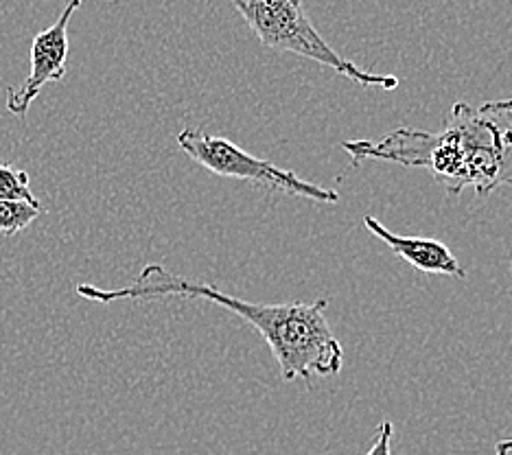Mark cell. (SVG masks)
Returning <instances> with one entry per match:
<instances>
[{
    "label": "cell",
    "instance_id": "obj_1",
    "mask_svg": "<svg viewBox=\"0 0 512 455\" xmlns=\"http://www.w3.org/2000/svg\"><path fill=\"white\" fill-rule=\"evenodd\" d=\"M77 294L92 302H103V305L116 300L158 298H193L213 302V305L232 311L254 326L256 333L270 346L285 383L302 381L307 388H313L316 377H335L340 375L344 366V348L327 320V298L309 302V305L307 302H278V305L248 302L224 294L204 280L173 274L158 263L145 265L143 272L127 287L101 289L95 285H79Z\"/></svg>",
    "mask_w": 512,
    "mask_h": 455
},
{
    "label": "cell",
    "instance_id": "obj_2",
    "mask_svg": "<svg viewBox=\"0 0 512 455\" xmlns=\"http://www.w3.org/2000/svg\"><path fill=\"white\" fill-rule=\"evenodd\" d=\"M342 149L353 162L383 160L432 171L451 195L471 186L475 197H486L499 186H512V99L477 108L458 101L440 132L399 127L377 143L346 140Z\"/></svg>",
    "mask_w": 512,
    "mask_h": 455
},
{
    "label": "cell",
    "instance_id": "obj_3",
    "mask_svg": "<svg viewBox=\"0 0 512 455\" xmlns=\"http://www.w3.org/2000/svg\"><path fill=\"white\" fill-rule=\"evenodd\" d=\"M267 49L307 57L364 88L397 90L394 75H377L337 53L307 16L302 0H230Z\"/></svg>",
    "mask_w": 512,
    "mask_h": 455
},
{
    "label": "cell",
    "instance_id": "obj_4",
    "mask_svg": "<svg viewBox=\"0 0 512 455\" xmlns=\"http://www.w3.org/2000/svg\"><path fill=\"white\" fill-rule=\"evenodd\" d=\"M178 147L186 156L195 160L219 178H235L259 184L263 189L278 191L318 204H337L340 193L333 189H324L313 182L302 180L296 171H287L272 165L263 158L250 156L228 138H219L206 134L202 127H184L178 134Z\"/></svg>",
    "mask_w": 512,
    "mask_h": 455
},
{
    "label": "cell",
    "instance_id": "obj_5",
    "mask_svg": "<svg viewBox=\"0 0 512 455\" xmlns=\"http://www.w3.org/2000/svg\"><path fill=\"white\" fill-rule=\"evenodd\" d=\"M84 0H68V5L49 29L40 31L31 44L29 75L18 88L7 90V110L27 116L33 101L49 84H60L66 75L68 60V22Z\"/></svg>",
    "mask_w": 512,
    "mask_h": 455
},
{
    "label": "cell",
    "instance_id": "obj_6",
    "mask_svg": "<svg viewBox=\"0 0 512 455\" xmlns=\"http://www.w3.org/2000/svg\"><path fill=\"white\" fill-rule=\"evenodd\" d=\"M364 226L372 232V235L386 243L394 254H399L405 263L416 267V270H421L425 274L449 276L456 280L467 278V270H464L460 261L442 241L427 239V237L394 235V232H390L377 217L372 215L364 217Z\"/></svg>",
    "mask_w": 512,
    "mask_h": 455
},
{
    "label": "cell",
    "instance_id": "obj_7",
    "mask_svg": "<svg viewBox=\"0 0 512 455\" xmlns=\"http://www.w3.org/2000/svg\"><path fill=\"white\" fill-rule=\"evenodd\" d=\"M0 202H25L42 206L31 191L29 173L11 165H0Z\"/></svg>",
    "mask_w": 512,
    "mask_h": 455
},
{
    "label": "cell",
    "instance_id": "obj_8",
    "mask_svg": "<svg viewBox=\"0 0 512 455\" xmlns=\"http://www.w3.org/2000/svg\"><path fill=\"white\" fill-rule=\"evenodd\" d=\"M42 213V206L25 202H0V235L14 237L25 232Z\"/></svg>",
    "mask_w": 512,
    "mask_h": 455
},
{
    "label": "cell",
    "instance_id": "obj_9",
    "mask_svg": "<svg viewBox=\"0 0 512 455\" xmlns=\"http://www.w3.org/2000/svg\"><path fill=\"white\" fill-rule=\"evenodd\" d=\"M392 438H394V425L392 420H381V425L377 427V436H375V445L368 449L366 455H392Z\"/></svg>",
    "mask_w": 512,
    "mask_h": 455
},
{
    "label": "cell",
    "instance_id": "obj_10",
    "mask_svg": "<svg viewBox=\"0 0 512 455\" xmlns=\"http://www.w3.org/2000/svg\"><path fill=\"white\" fill-rule=\"evenodd\" d=\"M495 455H512V438L499 440L495 445Z\"/></svg>",
    "mask_w": 512,
    "mask_h": 455
}]
</instances>
